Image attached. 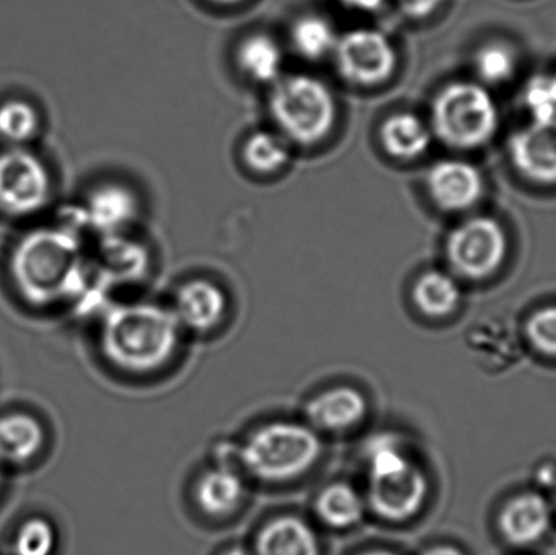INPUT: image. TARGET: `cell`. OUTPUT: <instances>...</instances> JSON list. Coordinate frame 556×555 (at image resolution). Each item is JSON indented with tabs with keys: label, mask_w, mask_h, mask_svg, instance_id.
Here are the masks:
<instances>
[{
	"label": "cell",
	"mask_w": 556,
	"mask_h": 555,
	"mask_svg": "<svg viewBox=\"0 0 556 555\" xmlns=\"http://www.w3.org/2000/svg\"><path fill=\"white\" fill-rule=\"evenodd\" d=\"M337 39H339V35L326 16H301L291 29V42H293L294 51L306 61L317 62L332 58Z\"/></svg>",
	"instance_id": "7402d4cb"
},
{
	"label": "cell",
	"mask_w": 556,
	"mask_h": 555,
	"mask_svg": "<svg viewBox=\"0 0 556 555\" xmlns=\"http://www.w3.org/2000/svg\"><path fill=\"white\" fill-rule=\"evenodd\" d=\"M220 555H253L251 551H248L247 547L243 546H233L230 550L225 551Z\"/></svg>",
	"instance_id": "1f68e13d"
},
{
	"label": "cell",
	"mask_w": 556,
	"mask_h": 555,
	"mask_svg": "<svg viewBox=\"0 0 556 555\" xmlns=\"http://www.w3.org/2000/svg\"><path fill=\"white\" fill-rule=\"evenodd\" d=\"M431 140V127L420 116L408 111L391 114L379 127L382 149L399 162L420 159L430 149Z\"/></svg>",
	"instance_id": "e0dca14e"
},
{
	"label": "cell",
	"mask_w": 556,
	"mask_h": 555,
	"mask_svg": "<svg viewBox=\"0 0 556 555\" xmlns=\"http://www.w3.org/2000/svg\"><path fill=\"white\" fill-rule=\"evenodd\" d=\"M358 555H399V554L392 553V551L372 550V551H368V553H362Z\"/></svg>",
	"instance_id": "d6a6232c"
},
{
	"label": "cell",
	"mask_w": 556,
	"mask_h": 555,
	"mask_svg": "<svg viewBox=\"0 0 556 555\" xmlns=\"http://www.w3.org/2000/svg\"><path fill=\"white\" fill-rule=\"evenodd\" d=\"M137 199L123 186H108L93 199V215L98 224L111 230L126 227L136 218Z\"/></svg>",
	"instance_id": "603a6c76"
},
{
	"label": "cell",
	"mask_w": 556,
	"mask_h": 555,
	"mask_svg": "<svg viewBox=\"0 0 556 555\" xmlns=\"http://www.w3.org/2000/svg\"><path fill=\"white\" fill-rule=\"evenodd\" d=\"M172 310L182 329L204 335L224 321L227 295L212 280L192 279L179 287Z\"/></svg>",
	"instance_id": "7c38bea8"
},
{
	"label": "cell",
	"mask_w": 556,
	"mask_h": 555,
	"mask_svg": "<svg viewBox=\"0 0 556 555\" xmlns=\"http://www.w3.org/2000/svg\"><path fill=\"white\" fill-rule=\"evenodd\" d=\"M444 0H397L399 9L412 20H424L433 15Z\"/></svg>",
	"instance_id": "f1b7e54d"
},
{
	"label": "cell",
	"mask_w": 556,
	"mask_h": 555,
	"mask_svg": "<svg viewBox=\"0 0 556 555\" xmlns=\"http://www.w3.org/2000/svg\"><path fill=\"white\" fill-rule=\"evenodd\" d=\"M500 126L498 108L485 87L454 81L444 87L431 106V133L454 149L485 146Z\"/></svg>",
	"instance_id": "5b68a950"
},
{
	"label": "cell",
	"mask_w": 556,
	"mask_h": 555,
	"mask_svg": "<svg viewBox=\"0 0 556 555\" xmlns=\"http://www.w3.org/2000/svg\"><path fill=\"white\" fill-rule=\"evenodd\" d=\"M525 101L534 121L556 119V74L532 78L526 87Z\"/></svg>",
	"instance_id": "484cf974"
},
{
	"label": "cell",
	"mask_w": 556,
	"mask_h": 555,
	"mask_svg": "<svg viewBox=\"0 0 556 555\" xmlns=\"http://www.w3.org/2000/svg\"><path fill=\"white\" fill-rule=\"evenodd\" d=\"M2 479H3V466L0 465V485H2Z\"/></svg>",
	"instance_id": "e575fe53"
},
{
	"label": "cell",
	"mask_w": 556,
	"mask_h": 555,
	"mask_svg": "<svg viewBox=\"0 0 556 555\" xmlns=\"http://www.w3.org/2000/svg\"><path fill=\"white\" fill-rule=\"evenodd\" d=\"M55 530L46 518L33 517L23 521L13 538L15 555H54Z\"/></svg>",
	"instance_id": "cb8c5ba5"
},
{
	"label": "cell",
	"mask_w": 556,
	"mask_h": 555,
	"mask_svg": "<svg viewBox=\"0 0 556 555\" xmlns=\"http://www.w3.org/2000/svg\"><path fill=\"white\" fill-rule=\"evenodd\" d=\"M314 514L329 530H353L365 520L368 505L365 495L359 494L353 485L333 482L317 494Z\"/></svg>",
	"instance_id": "ac0fdd59"
},
{
	"label": "cell",
	"mask_w": 556,
	"mask_h": 555,
	"mask_svg": "<svg viewBox=\"0 0 556 555\" xmlns=\"http://www.w3.org/2000/svg\"><path fill=\"white\" fill-rule=\"evenodd\" d=\"M509 155L516 168L532 181L556 182V119L534 121L518 130L509 142Z\"/></svg>",
	"instance_id": "30bf717a"
},
{
	"label": "cell",
	"mask_w": 556,
	"mask_h": 555,
	"mask_svg": "<svg viewBox=\"0 0 556 555\" xmlns=\"http://www.w3.org/2000/svg\"><path fill=\"white\" fill-rule=\"evenodd\" d=\"M332 61L343 80L353 87L372 88L391 80L397 67V52L379 29L355 28L339 35Z\"/></svg>",
	"instance_id": "8992f818"
},
{
	"label": "cell",
	"mask_w": 556,
	"mask_h": 555,
	"mask_svg": "<svg viewBox=\"0 0 556 555\" xmlns=\"http://www.w3.org/2000/svg\"><path fill=\"white\" fill-rule=\"evenodd\" d=\"M253 555H320L314 528L298 515H278L254 538Z\"/></svg>",
	"instance_id": "5bb4252c"
},
{
	"label": "cell",
	"mask_w": 556,
	"mask_h": 555,
	"mask_svg": "<svg viewBox=\"0 0 556 555\" xmlns=\"http://www.w3.org/2000/svg\"><path fill=\"white\" fill-rule=\"evenodd\" d=\"M240 71L250 80L261 85H274L283 71V51L266 33H254L241 41L237 52Z\"/></svg>",
	"instance_id": "d6986e66"
},
{
	"label": "cell",
	"mask_w": 556,
	"mask_h": 555,
	"mask_svg": "<svg viewBox=\"0 0 556 555\" xmlns=\"http://www.w3.org/2000/svg\"><path fill=\"white\" fill-rule=\"evenodd\" d=\"M412 297L417 308L428 318H446L459 306V283L450 274L428 270L418 277Z\"/></svg>",
	"instance_id": "ffe728a7"
},
{
	"label": "cell",
	"mask_w": 556,
	"mask_h": 555,
	"mask_svg": "<svg viewBox=\"0 0 556 555\" xmlns=\"http://www.w3.org/2000/svg\"><path fill=\"white\" fill-rule=\"evenodd\" d=\"M36 129V114L23 103H9L0 110V133L9 139H28Z\"/></svg>",
	"instance_id": "83f0119b"
},
{
	"label": "cell",
	"mask_w": 556,
	"mask_h": 555,
	"mask_svg": "<svg viewBox=\"0 0 556 555\" xmlns=\"http://www.w3.org/2000/svg\"><path fill=\"white\" fill-rule=\"evenodd\" d=\"M269 111L277 133L298 147L319 146L339 119L332 88L309 74L281 75L270 90Z\"/></svg>",
	"instance_id": "277c9868"
},
{
	"label": "cell",
	"mask_w": 556,
	"mask_h": 555,
	"mask_svg": "<svg viewBox=\"0 0 556 555\" xmlns=\"http://www.w3.org/2000/svg\"><path fill=\"white\" fill-rule=\"evenodd\" d=\"M368 416V403L356 388L333 387L316 394L304 406V422L323 433H345Z\"/></svg>",
	"instance_id": "ba28073f"
},
{
	"label": "cell",
	"mask_w": 556,
	"mask_h": 555,
	"mask_svg": "<svg viewBox=\"0 0 556 555\" xmlns=\"http://www.w3.org/2000/svg\"><path fill=\"white\" fill-rule=\"evenodd\" d=\"M290 142L274 130H256L243 146V160L251 172L269 176L290 163Z\"/></svg>",
	"instance_id": "44dd1931"
},
{
	"label": "cell",
	"mask_w": 556,
	"mask_h": 555,
	"mask_svg": "<svg viewBox=\"0 0 556 555\" xmlns=\"http://www.w3.org/2000/svg\"><path fill=\"white\" fill-rule=\"evenodd\" d=\"M500 531L515 546H531L551 530V505L539 494L513 499L500 514Z\"/></svg>",
	"instance_id": "9a60e30c"
},
{
	"label": "cell",
	"mask_w": 556,
	"mask_h": 555,
	"mask_svg": "<svg viewBox=\"0 0 556 555\" xmlns=\"http://www.w3.org/2000/svg\"><path fill=\"white\" fill-rule=\"evenodd\" d=\"M365 501L379 520L404 524L420 514L430 492L427 475L404 442L392 433H378L363 449Z\"/></svg>",
	"instance_id": "7a4b0ae2"
},
{
	"label": "cell",
	"mask_w": 556,
	"mask_h": 555,
	"mask_svg": "<svg viewBox=\"0 0 556 555\" xmlns=\"http://www.w3.org/2000/svg\"><path fill=\"white\" fill-rule=\"evenodd\" d=\"M48 194L45 169L31 156L12 153L0 160V204L13 212L38 207Z\"/></svg>",
	"instance_id": "8fae6325"
},
{
	"label": "cell",
	"mask_w": 556,
	"mask_h": 555,
	"mask_svg": "<svg viewBox=\"0 0 556 555\" xmlns=\"http://www.w3.org/2000/svg\"><path fill=\"white\" fill-rule=\"evenodd\" d=\"M247 497V481L228 465L207 469L195 482V504L202 514L212 518L231 517L243 507Z\"/></svg>",
	"instance_id": "4fadbf2b"
},
{
	"label": "cell",
	"mask_w": 556,
	"mask_h": 555,
	"mask_svg": "<svg viewBox=\"0 0 556 555\" xmlns=\"http://www.w3.org/2000/svg\"><path fill=\"white\" fill-rule=\"evenodd\" d=\"M421 555H464L459 550L453 546H434Z\"/></svg>",
	"instance_id": "4dcf8cb0"
},
{
	"label": "cell",
	"mask_w": 556,
	"mask_h": 555,
	"mask_svg": "<svg viewBox=\"0 0 556 555\" xmlns=\"http://www.w3.org/2000/svg\"><path fill=\"white\" fill-rule=\"evenodd\" d=\"M345 9L356 10V12H376L381 9L384 0H339Z\"/></svg>",
	"instance_id": "f546056e"
},
{
	"label": "cell",
	"mask_w": 556,
	"mask_h": 555,
	"mask_svg": "<svg viewBox=\"0 0 556 555\" xmlns=\"http://www.w3.org/2000/svg\"><path fill=\"white\" fill-rule=\"evenodd\" d=\"M529 341L542 354L556 357V305L545 306L529 318Z\"/></svg>",
	"instance_id": "4316f807"
},
{
	"label": "cell",
	"mask_w": 556,
	"mask_h": 555,
	"mask_svg": "<svg viewBox=\"0 0 556 555\" xmlns=\"http://www.w3.org/2000/svg\"><path fill=\"white\" fill-rule=\"evenodd\" d=\"M427 189L438 207L446 212H460L482 199L485 185L482 173L470 163L443 160L428 172Z\"/></svg>",
	"instance_id": "9c48e42d"
},
{
	"label": "cell",
	"mask_w": 556,
	"mask_h": 555,
	"mask_svg": "<svg viewBox=\"0 0 556 555\" xmlns=\"http://www.w3.org/2000/svg\"><path fill=\"white\" fill-rule=\"evenodd\" d=\"M182 328L172 308L159 303H132L110 313L101 331V351L117 370L149 375L169 364Z\"/></svg>",
	"instance_id": "6da1fadb"
},
{
	"label": "cell",
	"mask_w": 556,
	"mask_h": 555,
	"mask_svg": "<svg viewBox=\"0 0 556 555\" xmlns=\"http://www.w3.org/2000/svg\"><path fill=\"white\" fill-rule=\"evenodd\" d=\"M212 2L220 3V5H238V3L247 2V0H212Z\"/></svg>",
	"instance_id": "836d02e7"
},
{
	"label": "cell",
	"mask_w": 556,
	"mask_h": 555,
	"mask_svg": "<svg viewBox=\"0 0 556 555\" xmlns=\"http://www.w3.org/2000/svg\"><path fill=\"white\" fill-rule=\"evenodd\" d=\"M46 433L33 414L7 413L0 416V465L26 466L45 449Z\"/></svg>",
	"instance_id": "2e32d148"
},
{
	"label": "cell",
	"mask_w": 556,
	"mask_h": 555,
	"mask_svg": "<svg viewBox=\"0 0 556 555\" xmlns=\"http://www.w3.org/2000/svg\"><path fill=\"white\" fill-rule=\"evenodd\" d=\"M323 437L306 422L277 420L254 430L238 452L241 468L266 484L296 481L323 456Z\"/></svg>",
	"instance_id": "3957f363"
},
{
	"label": "cell",
	"mask_w": 556,
	"mask_h": 555,
	"mask_svg": "<svg viewBox=\"0 0 556 555\" xmlns=\"http://www.w3.org/2000/svg\"><path fill=\"white\" fill-rule=\"evenodd\" d=\"M476 67L477 74L486 84H503L515 74V54L505 45L492 42L477 52Z\"/></svg>",
	"instance_id": "d4e9b609"
},
{
	"label": "cell",
	"mask_w": 556,
	"mask_h": 555,
	"mask_svg": "<svg viewBox=\"0 0 556 555\" xmlns=\"http://www.w3.org/2000/svg\"><path fill=\"white\" fill-rule=\"evenodd\" d=\"M447 260L467 279H485L500 269L508 254V238L498 222L476 217L460 224L447 238Z\"/></svg>",
	"instance_id": "52a82bcc"
}]
</instances>
